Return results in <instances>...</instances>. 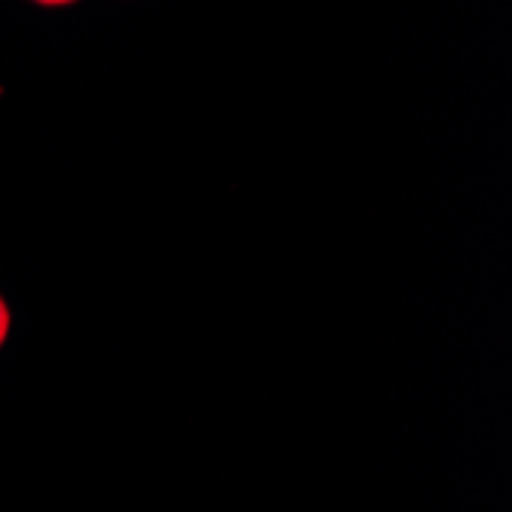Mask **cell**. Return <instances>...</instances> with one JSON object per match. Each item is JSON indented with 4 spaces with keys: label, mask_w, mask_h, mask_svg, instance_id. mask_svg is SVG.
Listing matches in <instances>:
<instances>
[{
    "label": "cell",
    "mask_w": 512,
    "mask_h": 512,
    "mask_svg": "<svg viewBox=\"0 0 512 512\" xmlns=\"http://www.w3.org/2000/svg\"><path fill=\"white\" fill-rule=\"evenodd\" d=\"M7 338H10V307L4 298H0V350H4Z\"/></svg>",
    "instance_id": "6da1fadb"
},
{
    "label": "cell",
    "mask_w": 512,
    "mask_h": 512,
    "mask_svg": "<svg viewBox=\"0 0 512 512\" xmlns=\"http://www.w3.org/2000/svg\"><path fill=\"white\" fill-rule=\"evenodd\" d=\"M31 4H37V7H71V4H77V0H31Z\"/></svg>",
    "instance_id": "7a4b0ae2"
}]
</instances>
